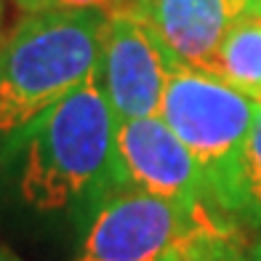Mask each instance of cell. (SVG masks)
Returning <instances> with one entry per match:
<instances>
[{
  "label": "cell",
  "mask_w": 261,
  "mask_h": 261,
  "mask_svg": "<svg viewBox=\"0 0 261 261\" xmlns=\"http://www.w3.org/2000/svg\"><path fill=\"white\" fill-rule=\"evenodd\" d=\"M115 128V112L96 77L35 117L11 139L19 147L21 200L40 213H54L101 195L110 179Z\"/></svg>",
  "instance_id": "1"
},
{
  "label": "cell",
  "mask_w": 261,
  "mask_h": 261,
  "mask_svg": "<svg viewBox=\"0 0 261 261\" xmlns=\"http://www.w3.org/2000/svg\"><path fill=\"white\" fill-rule=\"evenodd\" d=\"M104 21V11L51 8L27 14L0 40V139H14L96 75Z\"/></svg>",
  "instance_id": "2"
},
{
  "label": "cell",
  "mask_w": 261,
  "mask_h": 261,
  "mask_svg": "<svg viewBox=\"0 0 261 261\" xmlns=\"http://www.w3.org/2000/svg\"><path fill=\"white\" fill-rule=\"evenodd\" d=\"M227 234H240V227L211 203L104 189L72 261H160Z\"/></svg>",
  "instance_id": "3"
},
{
  "label": "cell",
  "mask_w": 261,
  "mask_h": 261,
  "mask_svg": "<svg viewBox=\"0 0 261 261\" xmlns=\"http://www.w3.org/2000/svg\"><path fill=\"white\" fill-rule=\"evenodd\" d=\"M256 107L258 99L205 69L173 59L158 115L200 163L216 211L227 203L237 163L256 120Z\"/></svg>",
  "instance_id": "4"
},
{
  "label": "cell",
  "mask_w": 261,
  "mask_h": 261,
  "mask_svg": "<svg viewBox=\"0 0 261 261\" xmlns=\"http://www.w3.org/2000/svg\"><path fill=\"white\" fill-rule=\"evenodd\" d=\"M104 189H139L179 203H211L200 163L160 115L117 123Z\"/></svg>",
  "instance_id": "5"
},
{
  "label": "cell",
  "mask_w": 261,
  "mask_h": 261,
  "mask_svg": "<svg viewBox=\"0 0 261 261\" xmlns=\"http://www.w3.org/2000/svg\"><path fill=\"white\" fill-rule=\"evenodd\" d=\"M173 56L134 14H110L101 32L96 83L115 120L152 117L160 112Z\"/></svg>",
  "instance_id": "6"
},
{
  "label": "cell",
  "mask_w": 261,
  "mask_h": 261,
  "mask_svg": "<svg viewBox=\"0 0 261 261\" xmlns=\"http://www.w3.org/2000/svg\"><path fill=\"white\" fill-rule=\"evenodd\" d=\"M141 19L176 62L205 69L234 16L229 0H134Z\"/></svg>",
  "instance_id": "7"
},
{
  "label": "cell",
  "mask_w": 261,
  "mask_h": 261,
  "mask_svg": "<svg viewBox=\"0 0 261 261\" xmlns=\"http://www.w3.org/2000/svg\"><path fill=\"white\" fill-rule=\"evenodd\" d=\"M205 72L261 101V16H237L227 27Z\"/></svg>",
  "instance_id": "8"
},
{
  "label": "cell",
  "mask_w": 261,
  "mask_h": 261,
  "mask_svg": "<svg viewBox=\"0 0 261 261\" xmlns=\"http://www.w3.org/2000/svg\"><path fill=\"white\" fill-rule=\"evenodd\" d=\"M221 213L237 227H261V101L256 107V120L248 134L245 149L234 171V181Z\"/></svg>",
  "instance_id": "9"
},
{
  "label": "cell",
  "mask_w": 261,
  "mask_h": 261,
  "mask_svg": "<svg viewBox=\"0 0 261 261\" xmlns=\"http://www.w3.org/2000/svg\"><path fill=\"white\" fill-rule=\"evenodd\" d=\"M192 261H248V245L243 234L216 237V240L200 245Z\"/></svg>",
  "instance_id": "10"
},
{
  "label": "cell",
  "mask_w": 261,
  "mask_h": 261,
  "mask_svg": "<svg viewBox=\"0 0 261 261\" xmlns=\"http://www.w3.org/2000/svg\"><path fill=\"white\" fill-rule=\"evenodd\" d=\"M56 8H93V11H104L107 16L110 14H130L134 8V0H56Z\"/></svg>",
  "instance_id": "11"
},
{
  "label": "cell",
  "mask_w": 261,
  "mask_h": 261,
  "mask_svg": "<svg viewBox=\"0 0 261 261\" xmlns=\"http://www.w3.org/2000/svg\"><path fill=\"white\" fill-rule=\"evenodd\" d=\"M21 14H40V11H51L56 8V0H11Z\"/></svg>",
  "instance_id": "12"
},
{
  "label": "cell",
  "mask_w": 261,
  "mask_h": 261,
  "mask_svg": "<svg viewBox=\"0 0 261 261\" xmlns=\"http://www.w3.org/2000/svg\"><path fill=\"white\" fill-rule=\"evenodd\" d=\"M234 8V16H245V14H256L261 8V0H229Z\"/></svg>",
  "instance_id": "13"
},
{
  "label": "cell",
  "mask_w": 261,
  "mask_h": 261,
  "mask_svg": "<svg viewBox=\"0 0 261 261\" xmlns=\"http://www.w3.org/2000/svg\"><path fill=\"white\" fill-rule=\"evenodd\" d=\"M248 261H261V234L253 245H248Z\"/></svg>",
  "instance_id": "14"
},
{
  "label": "cell",
  "mask_w": 261,
  "mask_h": 261,
  "mask_svg": "<svg viewBox=\"0 0 261 261\" xmlns=\"http://www.w3.org/2000/svg\"><path fill=\"white\" fill-rule=\"evenodd\" d=\"M192 256H195V251L192 253H173V256H165L160 261H192Z\"/></svg>",
  "instance_id": "15"
},
{
  "label": "cell",
  "mask_w": 261,
  "mask_h": 261,
  "mask_svg": "<svg viewBox=\"0 0 261 261\" xmlns=\"http://www.w3.org/2000/svg\"><path fill=\"white\" fill-rule=\"evenodd\" d=\"M0 261H21L19 256H14L11 251H6V248H0Z\"/></svg>",
  "instance_id": "16"
},
{
  "label": "cell",
  "mask_w": 261,
  "mask_h": 261,
  "mask_svg": "<svg viewBox=\"0 0 261 261\" xmlns=\"http://www.w3.org/2000/svg\"><path fill=\"white\" fill-rule=\"evenodd\" d=\"M256 14H258V16H261V8H258V11H256Z\"/></svg>",
  "instance_id": "17"
}]
</instances>
